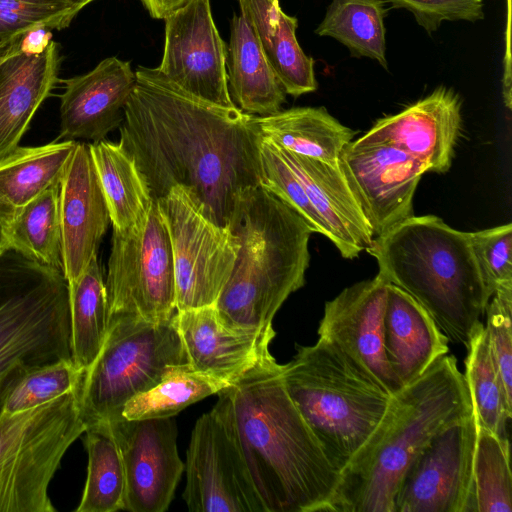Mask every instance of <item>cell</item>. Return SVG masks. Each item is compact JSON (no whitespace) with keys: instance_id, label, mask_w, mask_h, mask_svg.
Here are the masks:
<instances>
[{"instance_id":"9a60e30c","label":"cell","mask_w":512,"mask_h":512,"mask_svg":"<svg viewBox=\"0 0 512 512\" xmlns=\"http://www.w3.org/2000/svg\"><path fill=\"white\" fill-rule=\"evenodd\" d=\"M118 444L126 477L124 508L130 512L168 509L185 464L177 451L173 417L106 422Z\"/></svg>"},{"instance_id":"7a4b0ae2","label":"cell","mask_w":512,"mask_h":512,"mask_svg":"<svg viewBox=\"0 0 512 512\" xmlns=\"http://www.w3.org/2000/svg\"><path fill=\"white\" fill-rule=\"evenodd\" d=\"M225 389L266 512H329L340 472L288 396L282 365L267 351Z\"/></svg>"},{"instance_id":"4fadbf2b","label":"cell","mask_w":512,"mask_h":512,"mask_svg":"<svg viewBox=\"0 0 512 512\" xmlns=\"http://www.w3.org/2000/svg\"><path fill=\"white\" fill-rule=\"evenodd\" d=\"M474 414L437 434L406 471L394 512H476Z\"/></svg>"},{"instance_id":"3957f363","label":"cell","mask_w":512,"mask_h":512,"mask_svg":"<svg viewBox=\"0 0 512 512\" xmlns=\"http://www.w3.org/2000/svg\"><path fill=\"white\" fill-rule=\"evenodd\" d=\"M472 414L464 374L446 354L394 395L388 417L340 472L329 512H394L412 462L437 434Z\"/></svg>"},{"instance_id":"d6986e66","label":"cell","mask_w":512,"mask_h":512,"mask_svg":"<svg viewBox=\"0 0 512 512\" xmlns=\"http://www.w3.org/2000/svg\"><path fill=\"white\" fill-rule=\"evenodd\" d=\"M62 272L73 285L97 255L111 222L89 144L77 142L59 181Z\"/></svg>"},{"instance_id":"ba28073f","label":"cell","mask_w":512,"mask_h":512,"mask_svg":"<svg viewBox=\"0 0 512 512\" xmlns=\"http://www.w3.org/2000/svg\"><path fill=\"white\" fill-rule=\"evenodd\" d=\"M186 363L175 315L162 322L139 318L110 321L105 343L78 389V405L86 429L121 417L131 398Z\"/></svg>"},{"instance_id":"4dcf8cb0","label":"cell","mask_w":512,"mask_h":512,"mask_svg":"<svg viewBox=\"0 0 512 512\" xmlns=\"http://www.w3.org/2000/svg\"><path fill=\"white\" fill-rule=\"evenodd\" d=\"M0 248L62 271L59 183L43 191L0 228Z\"/></svg>"},{"instance_id":"2e32d148","label":"cell","mask_w":512,"mask_h":512,"mask_svg":"<svg viewBox=\"0 0 512 512\" xmlns=\"http://www.w3.org/2000/svg\"><path fill=\"white\" fill-rule=\"evenodd\" d=\"M339 165L374 238L414 215V194L428 172L420 161L387 144L351 141Z\"/></svg>"},{"instance_id":"cb8c5ba5","label":"cell","mask_w":512,"mask_h":512,"mask_svg":"<svg viewBox=\"0 0 512 512\" xmlns=\"http://www.w3.org/2000/svg\"><path fill=\"white\" fill-rule=\"evenodd\" d=\"M449 339L429 313L399 287L388 285L384 312L387 361L402 386L448 354Z\"/></svg>"},{"instance_id":"8fae6325","label":"cell","mask_w":512,"mask_h":512,"mask_svg":"<svg viewBox=\"0 0 512 512\" xmlns=\"http://www.w3.org/2000/svg\"><path fill=\"white\" fill-rule=\"evenodd\" d=\"M183 499L193 512H266L239 442L226 389L196 422L186 457Z\"/></svg>"},{"instance_id":"8992f818","label":"cell","mask_w":512,"mask_h":512,"mask_svg":"<svg viewBox=\"0 0 512 512\" xmlns=\"http://www.w3.org/2000/svg\"><path fill=\"white\" fill-rule=\"evenodd\" d=\"M286 392L341 472L392 411L389 394L338 347L318 338L282 365Z\"/></svg>"},{"instance_id":"83f0119b","label":"cell","mask_w":512,"mask_h":512,"mask_svg":"<svg viewBox=\"0 0 512 512\" xmlns=\"http://www.w3.org/2000/svg\"><path fill=\"white\" fill-rule=\"evenodd\" d=\"M263 140L302 156L339 162L354 132L324 107H297L267 116H255Z\"/></svg>"},{"instance_id":"ee69618b","label":"cell","mask_w":512,"mask_h":512,"mask_svg":"<svg viewBox=\"0 0 512 512\" xmlns=\"http://www.w3.org/2000/svg\"><path fill=\"white\" fill-rule=\"evenodd\" d=\"M150 16L164 19L174 11L184 6L189 0H140Z\"/></svg>"},{"instance_id":"d4e9b609","label":"cell","mask_w":512,"mask_h":512,"mask_svg":"<svg viewBox=\"0 0 512 512\" xmlns=\"http://www.w3.org/2000/svg\"><path fill=\"white\" fill-rule=\"evenodd\" d=\"M226 70L232 102L241 111L267 116L281 110L286 92L269 65L257 36L243 14L231 21Z\"/></svg>"},{"instance_id":"74e56055","label":"cell","mask_w":512,"mask_h":512,"mask_svg":"<svg viewBox=\"0 0 512 512\" xmlns=\"http://www.w3.org/2000/svg\"><path fill=\"white\" fill-rule=\"evenodd\" d=\"M260 152L262 168L260 185L298 213L313 233H320L327 238L328 230L325 223L310 202L303 184L277 148L262 139Z\"/></svg>"},{"instance_id":"5b68a950","label":"cell","mask_w":512,"mask_h":512,"mask_svg":"<svg viewBox=\"0 0 512 512\" xmlns=\"http://www.w3.org/2000/svg\"><path fill=\"white\" fill-rule=\"evenodd\" d=\"M227 228L238 248L215 307L229 325L271 329L285 300L305 284L313 232L298 213L261 185L240 194Z\"/></svg>"},{"instance_id":"d6a6232c","label":"cell","mask_w":512,"mask_h":512,"mask_svg":"<svg viewBox=\"0 0 512 512\" xmlns=\"http://www.w3.org/2000/svg\"><path fill=\"white\" fill-rule=\"evenodd\" d=\"M465 359L467 383L477 428L508 439L512 396L506 392L493 360L484 324L481 322L468 343Z\"/></svg>"},{"instance_id":"7402d4cb","label":"cell","mask_w":512,"mask_h":512,"mask_svg":"<svg viewBox=\"0 0 512 512\" xmlns=\"http://www.w3.org/2000/svg\"><path fill=\"white\" fill-rule=\"evenodd\" d=\"M276 148L303 184L327 227V238L341 256L354 259L366 251L374 235L339 162H326Z\"/></svg>"},{"instance_id":"d590c367","label":"cell","mask_w":512,"mask_h":512,"mask_svg":"<svg viewBox=\"0 0 512 512\" xmlns=\"http://www.w3.org/2000/svg\"><path fill=\"white\" fill-rule=\"evenodd\" d=\"M83 375L71 359L17 369L0 388V416L31 410L77 390Z\"/></svg>"},{"instance_id":"7bdbcfd3","label":"cell","mask_w":512,"mask_h":512,"mask_svg":"<svg viewBox=\"0 0 512 512\" xmlns=\"http://www.w3.org/2000/svg\"><path fill=\"white\" fill-rule=\"evenodd\" d=\"M52 30L44 26L34 27L26 31L18 39V49L27 55L42 54L52 40Z\"/></svg>"},{"instance_id":"b9f144b4","label":"cell","mask_w":512,"mask_h":512,"mask_svg":"<svg viewBox=\"0 0 512 512\" xmlns=\"http://www.w3.org/2000/svg\"><path fill=\"white\" fill-rule=\"evenodd\" d=\"M392 9L410 11L417 24L428 34L438 30L443 21L476 22L484 18L483 0H385Z\"/></svg>"},{"instance_id":"836d02e7","label":"cell","mask_w":512,"mask_h":512,"mask_svg":"<svg viewBox=\"0 0 512 512\" xmlns=\"http://www.w3.org/2000/svg\"><path fill=\"white\" fill-rule=\"evenodd\" d=\"M87 477L76 512L123 510L126 495L125 469L118 444L108 423L85 430Z\"/></svg>"},{"instance_id":"484cf974","label":"cell","mask_w":512,"mask_h":512,"mask_svg":"<svg viewBox=\"0 0 512 512\" xmlns=\"http://www.w3.org/2000/svg\"><path fill=\"white\" fill-rule=\"evenodd\" d=\"M269 65L286 94L298 97L317 89L314 60L296 38L298 20L270 0H238Z\"/></svg>"},{"instance_id":"44dd1931","label":"cell","mask_w":512,"mask_h":512,"mask_svg":"<svg viewBox=\"0 0 512 512\" xmlns=\"http://www.w3.org/2000/svg\"><path fill=\"white\" fill-rule=\"evenodd\" d=\"M175 321L190 366L227 382L269 351L275 336L273 328L249 330L227 324L215 305L176 311Z\"/></svg>"},{"instance_id":"7c38bea8","label":"cell","mask_w":512,"mask_h":512,"mask_svg":"<svg viewBox=\"0 0 512 512\" xmlns=\"http://www.w3.org/2000/svg\"><path fill=\"white\" fill-rule=\"evenodd\" d=\"M156 202L171 241L176 310L215 305L234 266V236L206 218L180 186Z\"/></svg>"},{"instance_id":"ab89813d","label":"cell","mask_w":512,"mask_h":512,"mask_svg":"<svg viewBox=\"0 0 512 512\" xmlns=\"http://www.w3.org/2000/svg\"><path fill=\"white\" fill-rule=\"evenodd\" d=\"M472 250L490 295L512 282V224L470 232Z\"/></svg>"},{"instance_id":"30bf717a","label":"cell","mask_w":512,"mask_h":512,"mask_svg":"<svg viewBox=\"0 0 512 512\" xmlns=\"http://www.w3.org/2000/svg\"><path fill=\"white\" fill-rule=\"evenodd\" d=\"M105 286L108 322L118 318L162 322L175 315L172 247L156 201L144 223L126 230L113 228Z\"/></svg>"},{"instance_id":"7dc6e473","label":"cell","mask_w":512,"mask_h":512,"mask_svg":"<svg viewBox=\"0 0 512 512\" xmlns=\"http://www.w3.org/2000/svg\"><path fill=\"white\" fill-rule=\"evenodd\" d=\"M6 50H7V49H6ZM6 50H5V51H6ZM5 51H3V52L0 54V63H1L2 59H3V57H4Z\"/></svg>"},{"instance_id":"4316f807","label":"cell","mask_w":512,"mask_h":512,"mask_svg":"<svg viewBox=\"0 0 512 512\" xmlns=\"http://www.w3.org/2000/svg\"><path fill=\"white\" fill-rule=\"evenodd\" d=\"M77 141L18 146L0 160V228L34 198L59 183Z\"/></svg>"},{"instance_id":"8d00e7d4","label":"cell","mask_w":512,"mask_h":512,"mask_svg":"<svg viewBox=\"0 0 512 512\" xmlns=\"http://www.w3.org/2000/svg\"><path fill=\"white\" fill-rule=\"evenodd\" d=\"M473 488L476 512H512L509 439L477 428Z\"/></svg>"},{"instance_id":"277c9868","label":"cell","mask_w":512,"mask_h":512,"mask_svg":"<svg viewBox=\"0 0 512 512\" xmlns=\"http://www.w3.org/2000/svg\"><path fill=\"white\" fill-rule=\"evenodd\" d=\"M366 251L378 273L414 298L449 341L466 346L490 299L470 232L434 215H412L375 237Z\"/></svg>"},{"instance_id":"e575fe53","label":"cell","mask_w":512,"mask_h":512,"mask_svg":"<svg viewBox=\"0 0 512 512\" xmlns=\"http://www.w3.org/2000/svg\"><path fill=\"white\" fill-rule=\"evenodd\" d=\"M229 385L230 382L193 369L189 363L178 365L157 385L131 398L124 405L121 416L126 419L173 417Z\"/></svg>"},{"instance_id":"9c48e42d","label":"cell","mask_w":512,"mask_h":512,"mask_svg":"<svg viewBox=\"0 0 512 512\" xmlns=\"http://www.w3.org/2000/svg\"><path fill=\"white\" fill-rule=\"evenodd\" d=\"M78 389L31 410L0 416V512L56 511L50 482L68 448L86 430Z\"/></svg>"},{"instance_id":"ffe728a7","label":"cell","mask_w":512,"mask_h":512,"mask_svg":"<svg viewBox=\"0 0 512 512\" xmlns=\"http://www.w3.org/2000/svg\"><path fill=\"white\" fill-rule=\"evenodd\" d=\"M60 134L57 140L105 139L124 120L128 99L136 84L130 63L108 57L91 71L60 79Z\"/></svg>"},{"instance_id":"f35d334b","label":"cell","mask_w":512,"mask_h":512,"mask_svg":"<svg viewBox=\"0 0 512 512\" xmlns=\"http://www.w3.org/2000/svg\"><path fill=\"white\" fill-rule=\"evenodd\" d=\"M82 9L69 0H0V38H16L44 26L62 30Z\"/></svg>"},{"instance_id":"c3c4849f","label":"cell","mask_w":512,"mask_h":512,"mask_svg":"<svg viewBox=\"0 0 512 512\" xmlns=\"http://www.w3.org/2000/svg\"><path fill=\"white\" fill-rule=\"evenodd\" d=\"M274 5H279V1L278 0H270Z\"/></svg>"},{"instance_id":"bcb514c9","label":"cell","mask_w":512,"mask_h":512,"mask_svg":"<svg viewBox=\"0 0 512 512\" xmlns=\"http://www.w3.org/2000/svg\"><path fill=\"white\" fill-rule=\"evenodd\" d=\"M69 1L76 4L81 9H83L85 6H87L88 4H90L91 2H93L95 0H69Z\"/></svg>"},{"instance_id":"ac0fdd59","label":"cell","mask_w":512,"mask_h":512,"mask_svg":"<svg viewBox=\"0 0 512 512\" xmlns=\"http://www.w3.org/2000/svg\"><path fill=\"white\" fill-rule=\"evenodd\" d=\"M461 121L458 94L439 86L402 111L377 120L352 141L393 146L420 161L428 172L445 173L451 167Z\"/></svg>"},{"instance_id":"52a82bcc","label":"cell","mask_w":512,"mask_h":512,"mask_svg":"<svg viewBox=\"0 0 512 512\" xmlns=\"http://www.w3.org/2000/svg\"><path fill=\"white\" fill-rule=\"evenodd\" d=\"M71 359L62 271L0 248V388L15 370Z\"/></svg>"},{"instance_id":"60d3db41","label":"cell","mask_w":512,"mask_h":512,"mask_svg":"<svg viewBox=\"0 0 512 512\" xmlns=\"http://www.w3.org/2000/svg\"><path fill=\"white\" fill-rule=\"evenodd\" d=\"M485 312L490 351L504 388L512 396V282L496 288Z\"/></svg>"},{"instance_id":"1f68e13d","label":"cell","mask_w":512,"mask_h":512,"mask_svg":"<svg viewBox=\"0 0 512 512\" xmlns=\"http://www.w3.org/2000/svg\"><path fill=\"white\" fill-rule=\"evenodd\" d=\"M385 0H332L315 29L343 44L355 58H369L388 69Z\"/></svg>"},{"instance_id":"f1b7e54d","label":"cell","mask_w":512,"mask_h":512,"mask_svg":"<svg viewBox=\"0 0 512 512\" xmlns=\"http://www.w3.org/2000/svg\"><path fill=\"white\" fill-rule=\"evenodd\" d=\"M89 148L113 228L144 223L154 200L134 159L120 143L105 139Z\"/></svg>"},{"instance_id":"5bb4252c","label":"cell","mask_w":512,"mask_h":512,"mask_svg":"<svg viewBox=\"0 0 512 512\" xmlns=\"http://www.w3.org/2000/svg\"><path fill=\"white\" fill-rule=\"evenodd\" d=\"M165 21L157 70L186 93L222 107H236L227 84V48L212 17L210 0H189Z\"/></svg>"},{"instance_id":"f546056e","label":"cell","mask_w":512,"mask_h":512,"mask_svg":"<svg viewBox=\"0 0 512 512\" xmlns=\"http://www.w3.org/2000/svg\"><path fill=\"white\" fill-rule=\"evenodd\" d=\"M68 287L71 360L85 373L98 357L109 327L106 286L97 255Z\"/></svg>"},{"instance_id":"f6af8a7d","label":"cell","mask_w":512,"mask_h":512,"mask_svg":"<svg viewBox=\"0 0 512 512\" xmlns=\"http://www.w3.org/2000/svg\"><path fill=\"white\" fill-rule=\"evenodd\" d=\"M16 38H0V54L5 51L16 39Z\"/></svg>"},{"instance_id":"e0dca14e","label":"cell","mask_w":512,"mask_h":512,"mask_svg":"<svg viewBox=\"0 0 512 512\" xmlns=\"http://www.w3.org/2000/svg\"><path fill=\"white\" fill-rule=\"evenodd\" d=\"M389 282L378 273L327 301L318 336L338 347L389 394L402 388L384 348V312Z\"/></svg>"},{"instance_id":"6da1fadb","label":"cell","mask_w":512,"mask_h":512,"mask_svg":"<svg viewBox=\"0 0 512 512\" xmlns=\"http://www.w3.org/2000/svg\"><path fill=\"white\" fill-rule=\"evenodd\" d=\"M120 128L154 201L180 186L206 218L227 228L240 194L262 181L255 115L198 99L157 68L138 66Z\"/></svg>"},{"instance_id":"603a6c76","label":"cell","mask_w":512,"mask_h":512,"mask_svg":"<svg viewBox=\"0 0 512 512\" xmlns=\"http://www.w3.org/2000/svg\"><path fill=\"white\" fill-rule=\"evenodd\" d=\"M18 39L0 63V160L19 146L36 111L60 80L62 57L56 41L42 54L27 55L19 51Z\"/></svg>"}]
</instances>
